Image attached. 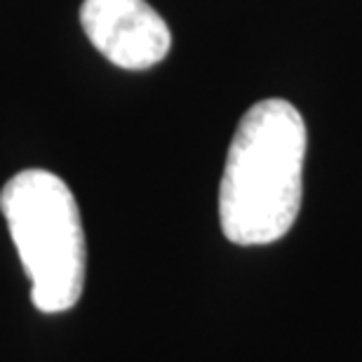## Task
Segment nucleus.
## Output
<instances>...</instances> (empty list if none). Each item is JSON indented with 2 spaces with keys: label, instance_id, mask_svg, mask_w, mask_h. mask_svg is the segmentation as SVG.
Listing matches in <instances>:
<instances>
[{
  "label": "nucleus",
  "instance_id": "obj_1",
  "mask_svg": "<svg viewBox=\"0 0 362 362\" xmlns=\"http://www.w3.org/2000/svg\"><path fill=\"white\" fill-rule=\"evenodd\" d=\"M306 146V122L287 99H264L245 111L219 186V221L230 243L271 245L292 230Z\"/></svg>",
  "mask_w": 362,
  "mask_h": 362
},
{
  "label": "nucleus",
  "instance_id": "obj_2",
  "mask_svg": "<svg viewBox=\"0 0 362 362\" xmlns=\"http://www.w3.org/2000/svg\"><path fill=\"white\" fill-rule=\"evenodd\" d=\"M0 209L31 280L40 313L74 308L85 287V233L66 181L47 170H24L0 191Z\"/></svg>",
  "mask_w": 362,
  "mask_h": 362
},
{
  "label": "nucleus",
  "instance_id": "obj_3",
  "mask_svg": "<svg viewBox=\"0 0 362 362\" xmlns=\"http://www.w3.org/2000/svg\"><path fill=\"white\" fill-rule=\"evenodd\" d=\"M81 24L92 45L127 71L156 66L172 47L170 26L146 0H85Z\"/></svg>",
  "mask_w": 362,
  "mask_h": 362
}]
</instances>
